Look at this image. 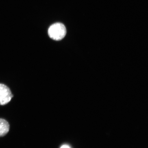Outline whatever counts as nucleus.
<instances>
[{
  "label": "nucleus",
  "mask_w": 148,
  "mask_h": 148,
  "mask_svg": "<svg viewBox=\"0 0 148 148\" xmlns=\"http://www.w3.org/2000/svg\"><path fill=\"white\" fill-rule=\"evenodd\" d=\"M48 32L49 36L52 39L59 41L62 40L66 36V29L63 24L56 23L49 27Z\"/></svg>",
  "instance_id": "1"
},
{
  "label": "nucleus",
  "mask_w": 148,
  "mask_h": 148,
  "mask_svg": "<svg viewBox=\"0 0 148 148\" xmlns=\"http://www.w3.org/2000/svg\"><path fill=\"white\" fill-rule=\"evenodd\" d=\"M12 97L10 89L5 85L0 84V105L7 104L10 101Z\"/></svg>",
  "instance_id": "2"
},
{
  "label": "nucleus",
  "mask_w": 148,
  "mask_h": 148,
  "mask_svg": "<svg viewBox=\"0 0 148 148\" xmlns=\"http://www.w3.org/2000/svg\"><path fill=\"white\" fill-rule=\"evenodd\" d=\"M10 125L5 120L0 118V137L4 136L9 132Z\"/></svg>",
  "instance_id": "3"
},
{
  "label": "nucleus",
  "mask_w": 148,
  "mask_h": 148,
  "mask_svg": "<svg viewBox=\"0 0 148 148\" xmlns=\"http://www.w3.org/2000/svg\"><path fill=\"white\" fill-rule=\"evenodd\" d=\"M60 148H71L70 147V146L67 145H63L60 147Z\"/></svg>",
  "instance_id": "4"
}]
</instances>
